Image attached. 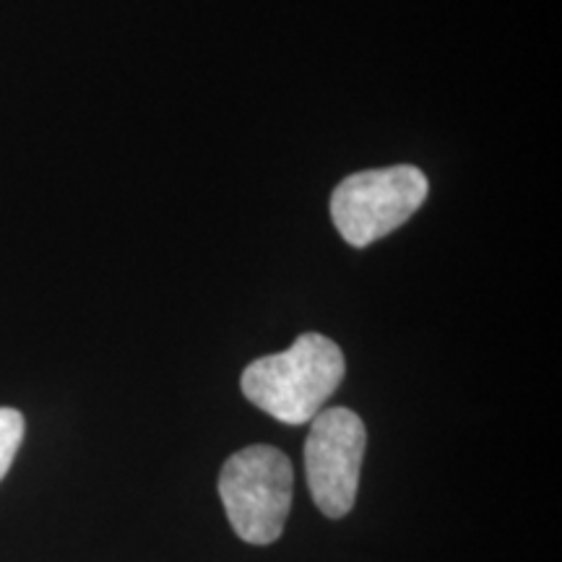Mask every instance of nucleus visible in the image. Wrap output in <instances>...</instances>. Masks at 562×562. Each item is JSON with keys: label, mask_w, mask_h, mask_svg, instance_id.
I'll use <instances>...</instances> for the list:
<instances>
[{"label": "nucleus", "mask_w": 562, "mask_h": 562, "mask_svg": "<svg viewBox=\"0 0 562 562\" xmlns=\"http://www.w3.org/2000/svg\"><path fill=\"white\" fill-rule=\"evenodd\" d=\"M347 372L339 344L302 334L279 355L250 362L240 378L245 398L284 425H305L334 396Z\"/></svg>", "instance_id": "f257e3e1"}, {"label": "nucleus", "mask_w": 562, "mask_h": 562, "mask_svg": "<svg viewBox=\"0 0 562 562\" xmlns=\"http://www.w3.org/2000/svg\"><path fill=\"white\" fill-rule=\"evenodd\" d=\"M294 469L273 446H248L229 456L220 474V497L237 537L266 547L284 531L292 508Z\"/></svg>", "instance_id": "f03ea898"}, {"label": "nucleus", "mask_w": 562, "mask_h": 562, "mask_svg": "<svg viewBox=\"0 0 562 562\" xmlns=\"http://www.w3.org/2000/svg\"><path fill=\"white\" fill-rule=\"evenodd\" d=\"M430 186L412 165L364 170L344 178L331 195V220L355 248H368L398 229L425 203Z\"/></svg>", "instance_id": "7ed1b4c3"}, {"label": "nucleus", "mask_w": 562, "mask_h": 562, "mask_svg": "<svg viewBox=\"0 0 562 562\" xmlns=\"http://www.w3.org/2000/svg\"><path fill=\"white\" fill-rule=\"evenodd\" d=\"M311 422L305 440L307 487L323 516L344 518L357 501L368 430L364 422L344 406L321 409Z\"/></svg>", "instance_id": "20e7f679"}, {"label": "nucleus", "mask_w": 562, "mask_h": 562, "mask_svg": "<svg viewBox=\"0 0 562 562\" xmlns=\"http://www.w3.org/2000/svg\"><path fill=\"white\" fill-rule=\"evenodd\" d=\"M21 440H24V417H21V412L0 406V480L9 474Z\"/></svg>", "instance_id": "39448f33"}]
</instances>
